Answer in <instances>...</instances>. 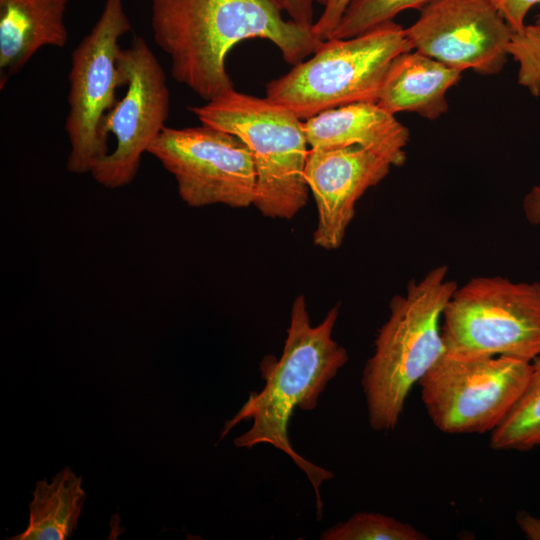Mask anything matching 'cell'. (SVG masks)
<instances>
[{
    "instance_id": "1",
    "label": "cell",
    "mask_w": 540,
    "mask_h": 540,
    "mask_svg": "<svg viewBox=\"0 0 540 540\" xmlns=\"http://www.w3.org/2000/svg\"><path fill=\"white\" fill-rule=\"evenodd\" d=\"M151 10L153 39L172 77L205 102L234 88L226 59L240 42L268 40L292 66L323 42L313 25L285 19L275 0H152Z\"/></svg>"
},
{
    "instance_id": "2",
    "label": "cell",
    "mask_w": 540,
    "mask_h": 540,
    "mask_svg": "<svg viewBox=\"0 0 540 540\" xmlns=\"http://www.w3.org/2000/svg\"><path fill=\"white\" fill-rule=\"evenodd\" d=\"M339 304L332 307L318 325H312L304 295L292 302L290 323L281 356H265L260 362L265 381L261 391H251L239 411L225 421L222 440L242 421L251 427L234 439L238 448L251 449L269 444L279 449L300 468L313 486L317 519L321 520L323 503L320 487L334 474L298 454L290 443L288 425L295 408L314 410L327 384L348 362L347 350L333 338Z\"/></svg>"
},
{
    "instance_id": "3",
    "label": "cell",
    "mask_w": 540,
    "mask_h": 540,
    "mask_svg": "<svg viewBox=\"0 0 540 540\" xmlns=\"http://www.w3.org/2000/svg\"><path fill=\"white\" fill-rule=\"evenodd\" d=\"M448 273L446 265L429 270L389 303L388 319L378 330L361 378L368 421L375 431L395 429L412 387L445 352L442 316L458 287Z\"/></svg>"
},
{
    "instance_id": "4",
    "label": "cell",
    "mask_w": 540,
    "mask_h": 540,
    "mask_svg": "<svg viewBox=\"0 0 540 540\" xmlns=\"http://www.w3.org/2000/svg\"><path fill=\"white\" fill-rule=\"evenodd\" d=\"M188 109L201 124L233 134L248 146L256 170L253 206L263 216L291 219L304 208L310 147L303 120L266 97L234 88Z\"/></svg>"
},
{
    "instance_id": "5",
    "label": "cell",
    "mask_w": 540,
    "mask_h": 540,
    "mask_svg": "<svg viewBox=\"0 0 540 540\" xmlns=\"http://www.w3.org/2000/svg\"><path fill=\"white\" fill-rule=\"evenodd\" d=\"M413 50L394 20L350 38L324 40L308 60L266 84V98L306 120L343 105L376 102L387 70Z\"/></svg>"
},
{
    "instance_id": "6",
    "label": "cell",
    "mask_w": 540,
    "mask_h": 540,
    "mask_svg": "<svg viewBox=\"0 0 540 540\" xmlns=\"http://www.w3.org/2000/svg\"><path fill=\"white\" fill-rule=\"evenodd\" d=\"M441 333L447 353L532 362L540 356V282L470 279L448 301Z\"/></svg>"
},
{
    "instance_id": "7",
    "label": "cell",
    "mask_w": 540,
    "mask_h": 540,
    "mask_svg": "<svg viewBox=\"0 0 540 540\" xmlns=\"http://www.w3.org/2000/svg\"><path fill=\"white\" fill-rule=\"evenodd\" d=\"M531 362L444 352L419 381L433 425L446 434L493 432L523 393Z\"/></svg>"
},
{
    "instance_id": "8",
    "label": "cell",
    "mask_w": 540,
    "mask_h": 540,
    "mask_svg": "<svg viewBox=\"0 0 540 540\" xmlns=\"http://www.w3.org/2000/svg\"><path fill=\"white\" fill-rule=\"evenodd\" d=\"M132 25L123 0H106L103 10L71 55L65 131L70 143L66 168L86 174L109 152L101 137L104 116L116 104L125 78L119 64V41Z\"/></svg>"
},
{
    "instance_id": "9",
    "label": "cell",
    "mask_w": 540,
    "mask_h": 540,
    "mask_svg": "<svg viewBox=\"0 0 540 540\" xmlns=\"http://www.w3.org/2000/svg\"><path fill=\"white\" fill-rule=\"evenodd\" d=\"M175 179L189 207L247 208L256 194V170L248 146L237 136L201 125L165 127L148 149Z\"/></svg>"
},
{
    "instance_id": "10",
    "label": "cell",
    "mask_w": 540,
    "mask_h": 540,
    "mask_svg": "<svg viewBox=\"0 0 540 540\" xmlns=\"http://www.w3.org/2000/svg\"><path fill=\"white\" fill-rule=\"evenodd\" d=\"M126 91L104 116L100 134L109 150L91 170L93 179L108 189L129 185L136 177L142 157L162 130L169 115L170 93L167 77L146 41L134 36L119 54Z\"/></svg>"
},
{
    "instance_id": "11",
    "label": "cell",
    "mask_w": 540,
    "mask_h": 540,
    "mask_svg": "<svg viewBox=\"0 0 540 540\" xmlns=\"http://www.w3.org/2000/svg\"><path fill=\"white\" fill-rule=\"evenodd\" d=\"M513 32L490 0H433L405 28L413 50L481 75L503 69Z\"/></svg>"
},
{
    "instance_id": "12",
    "label": "cell",
    "mask_w": 540,
    "mask_h": 540,
    "mask_svg": "<svg viewBox=\"0 0 540 540\" xmlns=\"http://www.w3.org/2000/svg\"><path fill=\"white\" fill-rule=\"evenodd\" d=\"M391 167L386 159L358 145L310 148L304 175L317 209L315 246L335 250L342 245L357 201Z\"/></svg>"
},
{
    "instance_id": "13",
    "label": "cell",
    "mask_w": 540,
    "mask_h": 540,
    "mask_svg": "<svg viewBox=\"0 0 540 540\" xmlns=\"http://www.w3.org/2000/svg\"><path fill=\"white\" fill-rule=\"evenodd\" d=\"M310 148L358 145L386 159L392 167L402 166L410 133L376 102L364 101L323 111L303 120Z\"/></svg>"
},
{
    "instance_id": "14",
    "label": "cell",
    "mask_w": 540,
    "mask_h": 540,
    "mask_svg": "<svg viewBox=\"0 0 540 540\" xmlns=\"http://www.w3.org/2000/svg\"><path fill=\"white\" fill-rule=\"evenodd\" d=\"M69 0H0V89L43 47L68 41Z\"/></svg>"
},
{
    "instance_id": "15",
    "label": "cell",
    "mask_w": 540,
    "mask_h": 540,
    "mask_svg": "<svg viewBox=\"0 0 540 540\" xmlns=\"http://www.w3.org/2000/svg\"><path fill=\"white\" fill-rule=\"evenodd\" d=\"M461 77L458 69L419 51H406L390 64L376 103L393 115L412 112L435 120L448 111L447 92Z\"/></svg>"
},
{
    "instance_id": "16",
    "label": "cell",
    "mask_w": 540,
    "mask_h": 540,
    "mask_svg": "<svg viewBox=\"0 0 540 540\" xmlns=\"http://www.w3.org/2000/svg\"><path fill=\"white\" fill-rule=\"evenodd\" d=\"M82 477L70 467L60 470L51 481H37L29 503L26 529L6 540H66L77 528L86 492Z\"/></svg>"
},
{
    "instance_id": "17",
    "label": "cell",
    "mask_w": 540,
    "mask_h": 540,
    "mask_svg": "<svg viewBox=\"0 0 540 540\" xmlns=\"http://www.w3.org/2000/svg\"><path fill=\"white\" fill-rule=\"evenodd\" d=\"M489 446L501 451L540 447V356L531 362V374L520 398L490 433Z\"/></svg>"
},
{
    "instance_id": "18",
    "label": "cell",
    "mask_w": 540,
    "mask_h": 540,
    "mask_svg": "<svg viewBox=\"0 0 540 540\" xmlns=\"http://www.w3.org/2000/svg\"><path fill=\"white\" fill-rule=\"evenodd\" d=\"M321 540H427L414 526L390 516L358 512L325 530Z\"/></svg>"
},
{
    "instance_id": "19",
    "label": "cell",
    "mask_w": 540,
    "mask_h": 540,
    "mask_svg": "<svg viewBox=\"0 0 540 540\" xmlns=\"http://www.w3.org/2000/svg\"><path fill=\"white\" fill-rule=\"evenodd\" d=\"M431 1L433 0H352L329 38L357 36L393 21L405 10H421Z\"/></svg>"
},
{
    "instance_id": "20",
    "label": "cell",
    "mask_w": 540,
    "mask_h": 540,
    "mask_svg": "<svg viewBox=\"0 0 540 540\" xmlns=\"http://www.w3.org/2000/svg\"><path fill=\"white\" fill-rule=\"evenodd\" d=\"M508 54L518 64L517 82L531 95H540V23L513 32Z\"/></svg>"
},
{
    "instance_id": "21",
    "label": "cell",
    "mask_w": 540,
    "mask_h": 540,
    "mask_svg": "<svg viewBox=\"0 0 540 540\" xmlns=\"http://www.w3.org/2000/svg\"><path fill=\"white\" fill-rule=\"evenodd\" d=\"M514 32L526 25L530 10L540 4V0H490Z\"/></svg>"
},
{
    "instance_id": "22",
    "label": "cell",
    "mask_w": 540,
    "mask_h": 540,
    "mask_svg": "<svg viewBox=\"0 0 540 540\" xmlns=\"http://www.w3.org/2000/svg\"><path fill=\"white\" fill-rule=\"evenodd\" d=\"M351 1L327 0L320 17L313 24L314 33L322 41L331 36Z\"/></svg>"
},
{
    "instance_id": "23",
    "label": "cell",
    "mask_w": 540,
    "mask_h": 540,
    "mask_svg": "<svg viewBox=\"0 0 540 540\" xmlns=\"http://www.w3.org/2000/svg\"><path fill=\"white\" fill-rule=\"evenodd\" d=\"M289 19L296 23L312 26L314 24L313 0H275Z\"/></svg>"
},
{
    "instance_id": "24",
    "label": "cell",
    "mask_w": 540,
    "mask_h": 540,
    "mask_svg": "<svg viewBox=\"0 0 540 540\" xmlns=\"http://www.w3.org/2000/svg\"><path fill=\"white\" fill-rule=\"evenodd\" d=\"M524 216L530 224L540 225V184L533 186L523 199Z\"/></svg>"
},
{
    "instance_id": "25",
    "label": "cell",
    "mask_w": 540,
    "mask_h": 540,
    "mask_svg": "<svg viewBox=\"0 0 540 540\" xmlns=\"http://www.w3.org/2000/svg\"><path fill=\"white\" fill-rule=\"evenodd\" d=\"M516 523L527 539L540 540V517L520 511L516 515Z\"/></svg>"
},
{
    "instance_id": "26",
    "label": "cell",
    "mask_w": 540,
    "mask_h": 540,
    "mask_svg": "<svg viewBox=\"0 0 540 540\" xmlns=\"http://www.w3.org/2000/svg\"><path fill=\"white\" fill-rule=\"evenodd\" d=\"M314 2H317L318 4L324 6L327 2V0H313Z\"/></svg>"
},
{
    "instance_id": "27",
    "label": "cell",
    "mask_w": 540,
    "mask_h": 540,
    "mask_svg": "<svg viewBox=\"0 0 540 540\" xmlns=\"http://www.w3.org/2000/svg\"><path fill=\"white\" fill-rule=\"evenodd\" d=\"M536 23H540V11H539V13H538V15L536 17Z\"/></svg>"
}]
</instances>
